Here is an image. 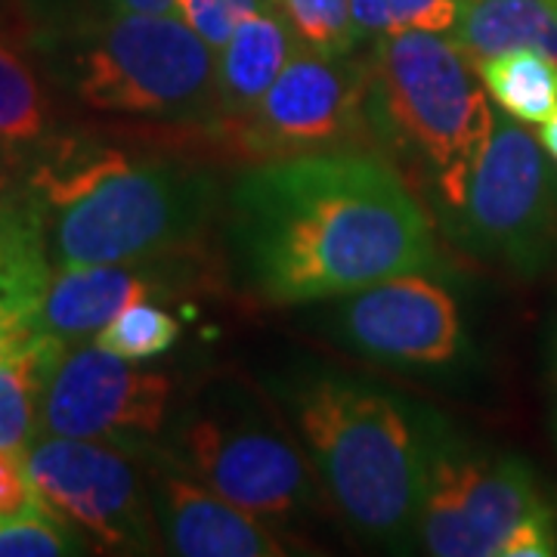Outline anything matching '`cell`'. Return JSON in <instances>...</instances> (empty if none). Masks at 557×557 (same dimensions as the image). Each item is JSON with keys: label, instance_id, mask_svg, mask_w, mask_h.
Listing matches in <instances>:
<instances>
[{"label": "cell", "instance_id": "29", "mask_svg": "<svg viewBox=\"0 0 557 557\" xmlns=\"http://www.w3.org/2000/svg\"><path fill=\"white\" fill-rule=\"evenodd\" d=\"M32 338H35L32 332H25L16 322L0 317V362L10 357V354H16L22 344H28Z\"/></svg>", "mask_w": 557, "mask_h": 557}, {"label": "cell", "instance_id": "4", "mask_svg": "<svg viewBox=\"0 0 557 557\" xmlns=\"http://www.w3.org/2000/svg\"><path fill=\"white\" fill-rule=\"evenodd\" d=\"M366 69L369 134L458 208L496 124L471 57L437 32H397L381 35Z\"/></svg>", "mask_w": 557, "mask_h": 557}, {"label": "cell", "instance_id": "7", "mask_svg": "<svg viewBox=\"0 0 557 557\" xmlns=\"http://www.w3.org/2000/svg\"><path fill=\"white\" fill-rule=\"evenodd\" d=\"M453 233L471 251L520 273L545 270L557 255V168L530 131L496 119L468 180Z\"/></svg>", "mask_w": 557, "mask_h": 557}, {"label": "cell", "instance_id": "31", "mask_svg": "<svg viewBox=\"0 0 557 557\" xmlns=\"http://www.w3.org/2000/svg\"><path fill=\"white\" fill-rule=\"evenodd\" d=\"M3 186H7V177H3V174H0V189H3Z\"/></svg>", "mask_w": 557, "mask_h": 557}, {"label": "cell", "instance_id": "5", "mask_svg": "<svg viewBox=\"0 0 557 557\" xmlns=\"http://www.w3.org/2000/svg\"><path fill=\"white\" fill-rule=\"evenodd\" d=\"M78 97L102 112L208 121L220 115L218 62L174 13H119L78 57Z\"/></svg>", "mask_w": 557, "mask_h": 557}, {"label": "cell", "instance_id": "24", "mask_svg": "<svg viewBox=\"0 0 557 557\" xmlns=\"http://www.w3.org/2000/svg\"><path fill=\"white\" fill-rule=\"evenodd\" d=\"M44 97L32 72L0 47V143H25L44 131Z\"/></svg>", "mask_w": 557, "mask_h": 557}, {"label": "cell", "instance_id": "8", "mask_svg": "<svg viewBox=\"0 0 557 557\" xmlns=\"http://www.w3.org/2000/svg\"><path fill=\"white\" fill-rule=\"evenodd\" d=\"M542 505L520 458L458 443L431 428L418 508V536L428 555L502 557L515 527Z\"/></svg>", "mask_w": 557, "mask_h": 557}, {"label": "cell", "instance_id": "2", "mask_svg": "<svg viewBox=\"0 0 557 557\" xmlns=\"http://www.w3.org/2000/svg\"><path fill=\"white\" fill-rule=\"evenodd\" d=\"M32 201L57 270L139 263L199 233L214 205V183L199 171L134 164L115 149H94L40 168Z\"/></svg>", "mask_w": 557, "mask_h": 557}, {"label": "cell", "instance_id": "16", "mask_svg": "<svg viewBox=\"0 0 557 557\" xmlns=\"http://www.w3.org/2000/svg\"><path fill=\"white\" fill-rule=\"evenodd\" d=\"M53 273L35 201H0V317L38 335L35 322Z\"/></svg>", "mask_w": 557, "mask_h": 557}, {"label": "cell", "instance_id": "28", "mask_svg": "<svg viewBox=\"0 0 557 557\" xmlns=\"http://www.w3.org/2000/svg\"><path fill=\"white\" fill-rule=\"evenodd\" d=\"M119 13H174L177 16L180 3L177 0H109Z\"/></svg>", "mask_w": 557, "mask_h": 557}, {"label": "cell", "instance_id": "22", "mask_svg": "<svg viewBox=\"0 0 557 557\" xmlns=\"http://www.w3.org/2000/svg\"><path fill=\"white\" fill-rule=\"evenodd\" d=\"M81 552L78 539L40 498L20 511L0 515V557H60Z\"/></svg>", "mask_w": 557, "mask_h": 557}, {"label": "cell", "instance_id": "23", "mask_svg": "<svg viewBox=\"0 0 557 557\" xmlns=\"http://www.w3.org/2000/svg\"><path fill=\"white\" fill-rule=\"evenodd\" d=\"M180 338L177 317H171L168 310L152 307V304H134L127 310H121L106 329L97 332V341L102 350L119 354L124 359H152L171 350L174 341Z\"/></svg>", "mask_w": 557, "mask_h": 557}, {"label": "cell", "instance_id": "25", "mask_svg": "<svg viewBox=\"0 0 557 557\" xmlns=\"http://www.w3.org/2000/svg\"><path fill=\"white\" fill-rule=\"evenodd\" d=\"M183 20L199 32L211 50H220L248 16L267 7V0H177Z\"/></svg>", "mask_w": 557, "mask_h": 557}, {"label": "cell", "instance_id": "9", "mask_svg": "<svg viewBox=\"0 0 557 557\" xmlns=\"http://www.w3.org/2000/svg\"><path fill=\"white\" fill-rule=\"evenodd\" d=\"M366 62L350 53H319L300 47L258 109L230 127V143L242 152L292 159L310 152H335L344 143L369 134L366 124Z\"/></svg>", "mask_w": 557, "mask_h": 557}, {"label": "cell", "instance_id": "13", "mask_svg": "<svg viewBox=\"0 0 557 557\" xmlns=\"http://www.w3.org/2000/svg\"><path fill=\"white\" fill-rule=\"evenodd\" d=\"M152 505L168 552L183 557H278L285 542L260 518L177 471L168 458L152 474Z\"/></svg>", "mask_w": 557, "mask_h": 557}, {"label": "cell", "instance_id": "21", "mask_svg": "<svg viewBox=\"0 0 557 557\" xmlns=\"http://www.w3.org/2000/svg\"><path fill=\"white\" fill-rule=\"evenodd\" d=\"M292 35L300 47L319 53H350L359 44L357 25L350 16V0H276Z\"/></svg>", "mask_w": 557, "mask_h": 557}, {"label": "cell", "instance_id": "3", "mask_svg": "<svg viewBox=\"0 0 557 557\" xmlns=\"http://www.w3.org/2000/svg\"><path fill=\"white\" fill-rule=\"evenodd\" d=\"M300 443L325 493L366 539L403 545L418 533L428 437L394 394L317 375L292 394Z\"/></svg>", "mask_w": 557, "mask_h": 557}, {"label": "cell", "instance_id": "1", "mask_svg": "<svg viewBox=\"0 0 557 557\" xmlns=\"http://www.w3.org/2000/svg\"><path fill=\"white\" fill-rule=\"evenodd\" d=\"M230 230L270 304L354 295L381 278L428 273L437 248L406 183L362 152L273 159L239 177Z\"/></svg>", "mask_w": 557, "mask_h": 557}, {"label": "cell", "instance_id": "10", "mask_svg": "<svg viewBox=\"0 0 557 557\" xmlns=\"http://www.w3.org/2000/svg\"><path fill=\"white\" fill-rule=\"evenodd\" d=\"M35 496L109 552H152L161 530L137 465L102 440L35 437L25 449Z\"/></svg>", "mask_w": 557, "mask_h": 557}, {"label": "cell", "instance_id": "26", "mask_svg": "<svg viewBox=\"0 0 557 557\" xmlns=\"http://www.w3.org/2000/svg\"><path fill=\"white\" fill-rule=\"evenodd\" d=\"M557 555V527L552 511L542 505L539 511L527 515L508 536L502 557H552Z\"/></svg>", "mask_w": 557, "mask_h": 557}, {"label": "cell", "instance_id": "30", "mask_svg": "<svg viewBox=\"0 0 557 557\" xmlns=\"http://www.w3.org/2000/svg\"><path fill=\"white\" fill-rule=\"evenodd\" d=\"M539 143L552 156V161H557V112L545 124H539Z\"/></svg>", "mask_w": 557, "mask_h": 557}, {"label": "cell", "instance_id": "15", "mask_svg": "<svg viewBox=\"0 0 557 557\" xmlns=\"http://www.w3.org/2000/svg\"><path fill=\"white\" fill-rule=\"evenodd\" d=\"M292 53V28L278 10H270V3L242 22L233 38L220 47V124L236 127L239 121L248 119L263 100V94L273 87Z\"/></svg>", "mask_w": 557, "mask_h": 557}, {"label": "cell", "instance_id": "32", "mask_svg": "<svg viewBox=\"0 0 557 557\" xmlns=\"http://www.w3.org/2000/svg\"><path fill=\"white\" fill-rule=\"evenodd\" d=\"M555 357H557V338H555Z\"/></svg>", "mask_w": 557, "mask_h": 557}, {"label": "cell", "instance_id": "18", "mask_svg": "<svg viewBox=\"0 0 557 557\" xmlns=\"http://www.w3.org/2000/svg\"><path fill=\"white\" fill-rule=\"evenodd\" d=\"M69 344L35 335L0 362V449H25L38 437L47 381Z\"/></svg>", "mask_w": 557, "mask_h": 557}, {"label": "cell", "instance_id": "11", "mask_svg": "<svg viewBox=\"0 0 557 557\" xmlns=\"http://www.w3.org/2000/svg\"><path fill=\"white\" fill-rule=\"evenodd\" d=\"M174 384L161 372H143L134 359L87 344L57 362L40 403L38 437L139 443L159 434Z\"/></svg>", "mask_w": 557, "mask_h": 557}, {"label": "cell", "instance_id": "19", "mask_svg": "<svg viewBox=\"0 0 557 557\" xmlns=\"http://www.w3.org/2000/svg\"><path fill=\"white\" fill-rule=\"evenodd\" d=\"M490 97L523 124H545L557 112V62L536 50H511L474 62Z\"/></svg>", "mask_w": 557, "mask_h": 557}, {"label": "cell", "instance_id": "20", "mask_svg": "<svg viewBox=\"0 0 557 557\" xmlns=\"http://www.w3.org/2000/svg\"><path fill=\"white\" fill-rule=\"evenodd\" d=\"M461 0H350V16L359 35L397 32H453Z\"/></svg>", "mask_w": 557, "mask_h": 557}, {"label": "cell", "instance_id": "17", "mask_svg": "<svg viewBox=\"0 0 557 557\" xmlns=\"http://www.w3.org/2000/svg\"><path fill=\"white\" fill-rule=\"evenodd\" d=\"M453 40L471 62L511 50L557 62V0H461Z\"/></svg>", "mask_w": 557, "mask_h": 557}, {"label": "cell", "instance_id": "14", "mask_svg": "<svg viewBox=\"0 0 557 557\" xmlns=\"http://www.w3.org/2000/svg\"><path fill=\"white\" fill-rule=\"evenodd\" d=\"M156 285L127 263L60 267L40 304L35 332L72 344L106 329L121 310L149 300Z\"/></svg>", "mask_w": 557, "mask_h": 557}, {"label": "cell", "instance_id": "27", "mask_svg": "<svg viewBox=\"0 0 557 557\" xmlns=\"http://www.w3.org/2000/svg\"><path fill=\"white\" fill-rule=\"evenodd\" d=\"M35 498L22 449H0V515L20 511Z\"/></svg>", "mask_w": 557, "mask_h": 557}, {"label": "cell", "instance_id": "6", "mask_svg": "<svg viewBox=\"0 0 557 557\" xmlns=\"http://www.w3.org/2000/svg\"><path fill=\"white\" fill-rule=\"evenodd\" d=\"M164 458L260 520L285 523L317 502L313 465L251 403L211 397L180 418Z\"/></svg>", "mask_w": 557, "mask_h": 557}, {"label": "cell", "instance_id": "12", "mask_svg": "<svg viewBox=\"0 0 557 557\" xmlns=\"http://www.w3.org/2000/svg\"><path fill=\"white\" fill-rule=\"evenodd\" d=\"M338 335L357 354L406 366H443L461 350L456 298L424 273L381 278L341 304Z\"/></svg>", "mask_w": 557, "mask_h": 557}]
</instances>
